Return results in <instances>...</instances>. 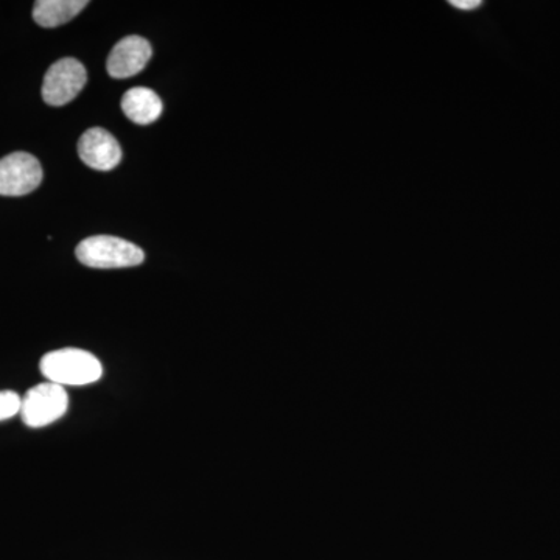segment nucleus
Here are the masks:
<instances>
[{
    "label": "nucleus",
    "mask_w": 560,
    "mask_h": 560,
    "mask_svg": "<svg viewBox=\"0 0 560 560\" xmlns=\"http://www.w3.org/2000/svg\"><path fill=\"white\" fill-rule=\"evenodd\" d=\"M451 5L459 10H474L481 5L480 0H452Z\"/></svg>",
    "instance_id": "9b49d317"
},
{
    "label": "nucleus",
    "mask_w": 560,
    "mask_h": 560,
    "mask_svg": "<svg viewBox=\"0 0 560 560\" xmlns=\"http://www.w3.org/2000/svg\"><path fill=\"white\" fill-rule=\"evenodd\" d=\"M151 46L142 36H127L110 50L106 69L113 79L124 80L138 75L149 65Z\"/></svg>",
    "instance_id": "423d86ee"
},
{
    "label": "nucleus",
    "mask_w": 560,
    "mask_h": 560,
    "mask_svg": "<svg viewBox=\"0 0 560 560\" xmlns=\"http://www.w3.org/2000/svg\"><path fill=\"white\" fill-rule=\"evenodd\" d=\"M43 180V167L33 154L18 151L0 160V195L24 197L38 189Z\"/></svg>",
    "instance_id": "39448f33"
},
{
    "label": "nucleus",
    "mask_w": 560,
    "mask_h": 560,
    "mask_svg": "<svg viewBox=\"0 0 560 560\" xmlns=\"http://www.w3.org/2000/svg\"><path fill=\"white\" fill-rule=\"evenodd\" d=\"M40 374L47 382L61 386H84L101 381V360L83 349L66 348L46 353L40 359Z\"/></svg>",
    "instance_id": "f257e3e1"
},
{
    "label": "nucleus",
    "mask_w": 560,
    "mask_h": 560,
    "mask_svg": "<svg viewBox=\"0 0 560 560\" xmlns=\"http://www.w3.org/2000/svg\"><path fill=\"white\" fill-rule=\"evenodd\" d=\"M79 154L88 167L109 172L121 161L120 143L103 128H91L79 140Z\"/></svg>",
    "instance_id": "0eeeda50"
},
{
    "label": "nucleus",
    "mask_w": 560,
    "mask_h": 560,
    "mask_svg": "<svg viewBox=\"0 0 560 560\" xmlns=\"http://www.w3.org/2000/svg\"><path fill=\"white\" fill-rule=\"evenodd\" d=\"M68 408L69 397L65 386L51 382L39 383L22 397V422L31 429H43L61 419Z\"/></svg>",
    "instance_id": "7ed1b4c3"
},
{
    "label": "nucleus",
    "mask_w": 560,
    "mask_h": 560,
    "mask_svg": "<svg viewBox=\"0 0 560 560\" xmlns=\"http://www.w3.org/2000/svg\"><path fill=\"white\" fill-rule=\"evenodd\" d=\"M162 102L156 92L149 88H132L121 98V110L125 116L138 125H150L160 119Z\"/></svg>",
    "instance_id": "6e6552de"
},
{
    "label": "nucleus",
    "mask_w": 560,
    "mask_h": 560,
    "mask_svg": "<svg viewBox=\"0 0 560 560\" xmlns=\"http://www.w3.org/2000/svg\"><path fill=\"white\" fill-rule=\"evenodd\" d=\"M77 259L97 270L138 267L145 260V254L135 243L113 235H94L77 246Z\"/></svg>",
    "instance_id": "f03ea898"
},
{
    "label": "nucleus",
    "mask_w": 560,
    "mask_h": 560,
    "mask_svg": "<svg viewBox=\"0 0 560 560\" xmlns=\"http://www.w3.org/2000/svg\"><path fill=\"white\" fill-rule=\"evenodd\" d=\"M88 3L86 0H38L33 7V20L40 27H60L86 9Z\"/></svg>",
    "instance_id": "1a4fd4ad"
},
{
    "label": "nucleus",
    "mask_w": 560,
    "mask_h": 560,
    "mask_svg": "<svg viewBox=\"0 0 560 560\" xmlns=\"http://www.w3.org/2000/svg\"><path fill=\"white\" fill-rule=\"evenodd\" d=\"M22 397L14 390H0V420L13 418L20 415Z\"/></svg>",
    "instance_id": "9d476101"
},
{
    "label": "nucleus",
    "mask_w": 560,
    "mask_h": 560,
    "mask_svg": "<svg viewBox=\"0 0 560 560\" xmlns=\"http://www.w3.org/2000/svg\"><path fill=\"white\" fill-rule=\"evenodd\" d=\"M86 68L75 58H62L51 65L43 81V98L47 105L65 106L86 86Z\"/></svg>",
    "instance_id": "20e7f679"
}]
</instances>
